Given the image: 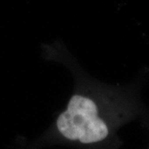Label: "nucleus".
Segmentation results:
<instances>
[{"label":"nucleus","mask_w":149,"mask_h":149,"mask_svg":"<svg viewBox=\"0 0 149 149\" xmlns=\"http://www.w3.org/2000/svg\"><path fill=\"white\" fill-rule=\"evenodd\" d=\"M80 76L75 77L74 92L52 125L49 139L87 148L120 147L118 130L145 112L140 87L108 85Z\"/></svg>","instance_id":"nucleus-1"},{"label":"nucleus","mask_w":149,"mask_h":149,"mask_svg":"<svg viewBox=\"0 0 149 149\" xmlns=\"http://www.w3.org/2000/svg\"><path fill=\"white\" fill-rule=\"evenodd\" d=\"M142 119H143V127L147 128L149 131V113L145 111L142 114Z\"/></svg>","instance_id":"nucleus-2"}]
</instances>
